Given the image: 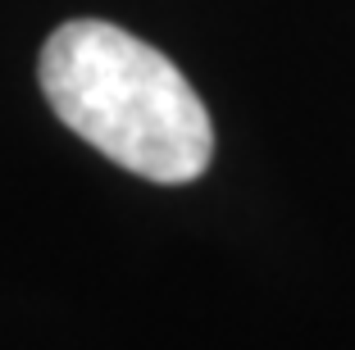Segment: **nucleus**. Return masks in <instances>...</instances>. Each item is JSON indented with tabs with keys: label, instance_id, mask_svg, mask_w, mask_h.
Here are the masks:
<instances>
[{
	"label": "nucleus",
	"instance_id": "obj_1",
	"mask_svg": "<svg viewBox=\"0 0 355 350\" xmlns=\"http://www.w3.org/2000/svg\"><path fill=\"white\" fill-rule=\"evenodd\" d=\"M37 78L55 119L146 182H196L214 159V123L168 55L101 19L51 32Z\"/></svg>",
	"mask_w": 355,
	"mask_h": 350
}]
</instances>
